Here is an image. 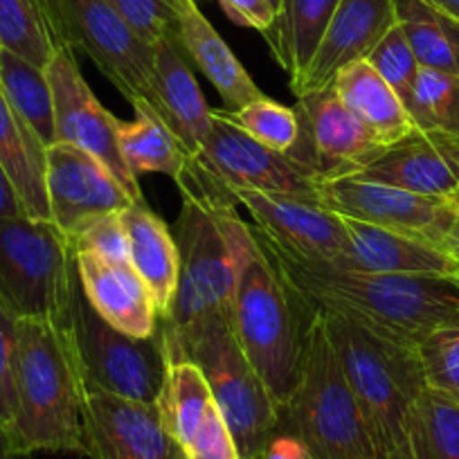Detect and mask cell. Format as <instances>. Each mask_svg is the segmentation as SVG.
I'll use <instances>...</instances> for the list:
<instances>
[{"label": "cell", "instance_id": "cell-2", "mask_svg": "<svg viewBox=\"0 0 459 459\" xmlns=\"http://www.w3.org/2000/svg\"><path fill=\"white\" fill-rule=\"evenodd\" d=\"M183 194V210L176 223L180 253L178 289L169 313L158 320L167 363L178 359L183 344L219 320H230L237 277L250 250L253 228L237 214V205L203 198L189 189Z\"/></svg>", "mask_w": 459, "mask_h": 459}, {"label": "cell", "instance_id": "cell-33", "mask_svg": "<svg viewBox=\"0 0 459 459\" xmlns=\"http://www.w3.org/2000/svg\"><path fill=\"white\" fill-rule=\"evenodd\" d=\"M0 48L32 61L39 68L50 64L59 46L41 0H0Z\"/></svg>", "mask_w": 459, "mask_h": 459}, {"label": "cell", "instance_id": "cell-51", "mask_svg": "<svg viewBox=\"0 0 459 459\" xmlns=\"http://www.w3.org/2000/svg\"><path fill=\"white\" fill-rule=\"evenodd\" d=\"M457 192H459V189H457Z\"/></svg>", "mask_w": 459, "mask_h": 459}, {"label": "cell", "instance_id": "cell-3", "mask_svg": "<svg viewBox=\"0 0 459 459\" xmlns=\"http://www.w3.org/2000/svg\"><path fill=\"white\" fill-rule=\"evenodd\" d=\"M16 412L10 435L16 455L82 453V365L70 326L21 317L14 368Z\"/></svg>", "mask_w": 459, "mask_h": 459}, {"label": "cell", "instance_id": "cell-9", "mask_svg": "<svg viewBox=\"0 0 459 459\" xmlns=\"http://www.w3.org/2000/svg\"><path fill=\"white\" fill-rule=\"evenodd\" d=\"M178 360H192L205 377L216 408L223 414L241 459H259L280 432L281 410L248 363L230 320H219L194 333Z\"/></svg>", "mask_w": 459, "mask_h": 459}, {"label": "cell", "instance_id": "cell-27", "mask_svg": "<svg viewBox=\"0 0 459 459\" xmlns=\"http://www.w3.org/2000/svg\"><path fill=\"white\" fill-rule=\"evenodd\" d=\"M0 165L19 192L25 214L50 221L46 194V144L16 113L0 88Z\"/></svg>", "mask_w": 459, "mask_h": 459}, {"label": "cell", "instance_id": "cell-28", "mask_svg": "<svg viewBox=\"0 0 459 459\" xmlns=\"http://www.w3.org/2000/svg\"><path fill=\"white\" fill-rule=\"evenodd\" d=\"M338 5L340 0H280L275 21L264 39L289 74L290 86L307 73Z\"/></svg>", "mask_w": 459, "mask_h": 459}, {"label": "cell", "instance_id": "cell-13", "mask_svg": "<svg viewBox=\"0 0 459 459\" xmlns=\"http://www.w3.org/2000/svg\"><path fill=\"white\" fill-rule=\"evenodd\" d=\"M55 97L56 143L74 144L101 162L134 203H144L143 187L120 149V120L106 110L79 70L74 52L59 48L46 65Z\"/></svg>", "mask_w": 459, "mask_h": 459}, {"label": "cell", "instance_id": "cell-22", "mask_svg": "<svg viewBox=\"0 0 459 459\" xmlns=\"http://www.w3.org/2000/svg\"><path fill=\"white\" fill-rule=\"evenodd\" d=\"M77 273L86 299L110 326L134 338L156 333V302L131 262H110L92 253H77Z\"/></svg>", "mask_w": 459, "mask_h": 459}, {"label": "cell", "instance_id": "cell-25", "mask_svg": "<svg viewBox=\"0 0 459 459\" xmlns=\"http://www.w3.org/2000/svg\"><path fill=\"white\" fill-rule=\"evenodd\" d=\"M129 232V262L147 284L158 308V320L169 313L178 289L180 253L169 225L147 203H134L122 212Z\"/></svg>", "mask_w": 459, "mask_h": 459}, {"label": "cell", "instance_id": "cell-44", "mask_svg": "<svg viewBox=\"0 0 459 459\" xmlns=\"http://www.w3.org/2000/svg\"><path fill=\"white\" fill-rule=\"evenodd\" d=\"M21 455L14 453V446H12L10 435H7L5 428H0V459H19Z\"/></svg>", "mask_w": 459, "mask_h": 459}, {"label": "cell", "instance_id": "cell-34", "mask_svg": "<svg viewBox=\"0 0 459 459\" xmlns=\"http://www.w3.org/2000/svg\"><path fill=\"white\" fill-rule=\"evenodd\" d=\"M405 108L419 131L459 138V77L421 68Z\"/></svg>", "mask_w": 459, "mask_h": 459}, {"label": "cell", "instance_id": "cell-21", "mask_svg": "<svg viewBox=\"0 0 459 459\" xmlns=\"http://www.w3.org/2000/svg\"><path fill=\"white\" fill-rule=\"evenodd\" d=\"M344 225L350 246L329 266L390 275H459V259L446 246L360 221L344 219Z\"/></svg>", "mask_w": 459, "mask_h": 459}, {"label": "cell", "instance_id": "cell-46", "mask_svg": "<svg viewBox=\"0 0 459 459\" xmlns=\"http://www.w3.org/2000/svg\"><path fill=\"white\" fill-rule=\"evenodd\" d=\"M444 246H446V248H453V246H459V210H457V214H455L453 223H450V230H448V235H446Z\"/></svg>", "mask_w": 459, "mask_h": 459}, {"label": "cell", "instance_id": "cell-50", "mask_svg": "<svg viewBox=\"0 0 459 459\" xmlns=\"http://www.w3.org/2000/svg\"><path fill=\"white\" fill-rule=\"evenodd\" d=\"M19 459H32V455H21Z\"/></svg>", "mask_w": 459, "mask_h": 459}, {"label": "cell", "instance_id": "cell-48", "mask_svg": "<svg viewBox=\"0 0 459 459\" xmlns=\"http://www.w3.org/2000/svg\"><path fill=\"white\" fill-rule=\"evenodd\" d=\"M450 250V253H453L455 255V257H457L459 259V246H453V248H448Z\"/></svg>", "mask_w": 459, "mask_h": 459}, {"label": "cell", "instance_id": "cell-8", "mask_svg": "<svg viewBox=\"0 0 459 459\" xmlns=\"http://www.w3.org/2000/svg\"><path fill=\"white\" fill-rule=\"evenodd\" d=\"M178 187L228 205H239L237 192L280 194L320 205L316 180L308 178L286 153L250 138L219 108H212L205 144L189 160Z\"/></svg>", "mask_w": 459, "mask_h": 459}, {"label": "cell", "instance_id": "cell-4", "mask_svg": "<svg viewBox=\"0 0 459 459\" xmlns=\"http://www.w3.org/2000/svg\"><path fill=\"white\" fill-rule=\"evenodd\" d=\"M311 317L255 237L237 277L230 329L280 410L298 387Z\"/></svg>", "mask_w": 459, "mask_h": 459}, {"label": "cell", "instance_id": "cell-20", "mask_svg": "<svg viewBox=\"0 0 459 459\" xmlns=\"http://www.w3.org/2000/svg\"><path fill=\"white\" fill-rule=\"evenodd\" d=\"M394 23L392 0H340L316 56L290 91L299 97L331 88L335 74L354 61L368 59Z\"/></svg>", "mask_w": 459, "mask_h": 459}, {"label": "cell", "instance_id": "cell-36", "mask_svg": "<svg viewBox=\"0 0 459 459\" xmlns=\"http://www.w3.org/2000/svg\"><path fill=\"white\" fill-rule=\"evenodd\" d=\"M417 359L426 385L459 403V326L423 338L417 344Z\"/></svg>", "mask_w": 459, "mask_h": 459}, {"label": "cell", "instance_id": "cell-40", "mask_svg": "<svg viewBox=\"0 0 459 459\" xmlns=\"http://www.w3.org/2000/svg\"><path fill=\"white\" fill-rule=\"evenodd\" d=\"M74 253H92L110 262H129V232L120 214L97 221L74 241Z\"/></svg>", "mask_w": 459, "mask_h": 459}, {"label": "cell", "instance_id": "cell-47", "mask_svg": "<svg viewBox=\"0 0 459 459\" xmlns=\"http://www.w3.org/2000/svg\"><path fill=\"white\" fill-rule=\"evenodd\" d=\"M450 201H453V205H455V207H457V210H459V192H457V194H455V196H453V198H450Z\"/></svg>", "mask_w": 459, "mask_h": 459}, {"label": "cell", "instance_id": "cell-11", "mask_svg": "<svg viewBox=\"0 0 459 459\" xmlns=\"http://www.w3.org/2000/svg\"><path fill=\"white\" fill-rule=\"evenodd\" d=\"M59 48L83 52L129 101L153 106V46L108 0H41Z\"/></svg>", "mask_w": 459, "mask_h": 459}, {"label": "cell", "instance_id": "cell-17", "mask_svg": "<svg viewBox=\"0 0 459 459\" xmlns=\"http://www.w3.org/2000/svg\"><path fill=\"white\" fill-rule=\"evenodd\" d=\"M83 455L91 459H171L178 453L152 403L88 392L82 410Z\"/></svg>", "mask_w": 459, "mask_h": 459}, {"label": "cell", "instance_id": "cell-16", "mask_svg": "<svg viewBox=\"0 0 459 459\" xmlns=\"http://www.w3.org/2000/svg\"><path fill=\"white\" fill-rule=\"evenodd\" d=\"M156 408L162 428L187 459H241L210 385L192 360L169 363Z\"/></svg>", "mask_w": 459, "mask_h": 459}, {"label": "cell", "instance_id": "cell-6", "mask_svg": "<svg viewBox=\"0 0 459 459\" xmlns=\"http://www.w3.org/2000/svg\"><path fill=\"white\" fill-rule=\"evenodd\" d=\"M280 432L295 437L311 459H377L356 396L320 313L304 342L298 387L281 408Z\"/></svg>", "mask_w": 459, "mask_h": 459}, {"label": "cell", "instance_id": "cell-43", "mask_svg": "<svg viewBox=\"0 0 459 459\" xmlns=\"http://www.w3.org/2000/svg\"><path fill=\"white\" fill-rule=\"evenodd\" d=\"M23 214H25V207L23 203H21L19 192H16V187L12 185L5 167L0 165V219H7V216H23Z\"/></svg>", "mask_w": 459, "mask_h": 459}, {"label": "cell", "instance_id": "cell-1", "mask_svg": "<svg viewBox=\"0 0 459 459\" xmlns=\"http://www.w3.org/2000/svg\"><path fill=\"white\" fill-rule=\"evenodd\" d=\"M295 298L311 313L354 322L385 342L417 350L439 329L459 326V275L340 271L290 257L253 230Z\"/></svg>", "mask_w": 459, "mask_h": 459}, {"label": "cell", "instance_id": "cell-37", "mask_svg": "<svg viewBox=\"0 0 459 459\" xmlns=\"http://www.w3.org/2000/svg\"><path fill=\"white\" fill-rule=\"evenodd\" d=\"M365 61L385 79L387 86H390L392 91L401 97V101L408 106L421 65H419L417 56H414L403 30L396 23L392 25L390 32L378 41V46L369 52Z\"/></svg>", "mask_w": 459, "mask_h": 459}, {"label": "cell", "instance_id": "cell-26", "mask_svg": "<svg viewBox=\"0 0 459 459\" xmlns=\"http://www.w3.org/2000/svg\"><path fill=\"white\" fill-rule=\"evenodd\" d=\"M331 88L383 147H390L417 131L401 97L365 59L340 70Z\"/></svg>", "mask_w": 459, "mask_h": 459}, {"label": "cell", "instance_id": "cell-30", "mask_svg": "<svg viewBox=\"0 0 459 459\" xmlns=\"http://www.w3.org/2000/svg\"><path fill=\"white\" fill-rule=\"evenodd\" d=\"M392 5L419 65L459 77V19L428 0H392Z\"/></svg>", "mask_w": 459, "mask_h": 459}, {"label": "cell", "instance_id": "cell-5", "mask_svg": "<svg viewBox=\"0 0 459 459\" xmlns=\"http://www.w3.org/2000/svg\"><path fill=\"white\" fill-rule=\"evenodd\" d=\"M322 317L363 414L377 459H412L408 417L412 401L426 387L417 350L385 342L344 317Z\"/></svg>", "mask_w": 459, "mask_h": 459}, {"label": "cell", "instance_id": "cell-23", "mask_svg": "<svg viewBox=\"0 0 459 459\" xmlns=\"http://www.w3.org/2000/svg\"><path fill=\"white\" fill-rule=\"evenodd\" d=\"M153 108L189 156L196 158L210 134L212 108L178 39H165L153 46Z\"/></svg>", "mask_w": 459, "mask_h": 459}, {"label": "cell", "instance_id": "cell-15", "mask_svg": "<svg viewBox=\"0 0 459 459\" xmlns=\"http://www.w3.org/2000/svg\"><path fill=\"white\" fill-rule=\"evenodd\" d=\"M46 194L50 221L73 246L97 221L134 205L97 158L65 143L46 149Z\"/></svg>", "mask_w": 459, "mask_h": 459}, {"label": "cell", "instance_id": "cell-14", "mask_svg": "<svg viewBox=\"0 0 459 459\" xmlns=\"http://www.w3.org/2000/svg\"><path fill=\"white\" fill-rule=\"evenodd\" d=\"M317 203L342 219L378 225L444 246L457 207L448 198L421 196L360 176L317 185Z\"/></svg>", "mask_w": 459, "mask_h": 459}, {"label": "cell", "instance_id": "cell-7", "mask_svg": "<svg viewBox=\"0 0 459 459\" xmlns=\"http://www.w3.org/2000/svg\"><path fill=\"white\" fill-rule=\"evenodd\" d=\"M77 286L74 246L52 221L0 219V298L16 316L70 326Z\"/></svg>", "mask_w": 459, "mask_h": 459}, {"label": "cell", "instance_id": "cell-29", "mask_svg": "<svg viewBox=\"0 0 459 459\" xmlns=\"http://www.w3.org/2000/svg\"><path fill=\"white\" fill-rule=\"evenodd\" d=\"M134 122L120 120V149L131 174H165L178 183L192 156L149 101H131Z\"/></svg>", "mask_w": 459, "mask_h": 459}, {"label": "cell", "instance_id": "cell-39", "mask_svg": "<svg viewBox=\"0 0 459 459\" xmlns=\"http://www.w3.org/2000/svg\"><path fill=\"white\" fill-rule=\"evenodd\" d=\"M19 320L10 304L0 298V428L10 430L16 412L14 368H16V338Z\"/></svg>", "mask_w": 459, "mask_h": 459}, {"label": "cell", "instance_id": "cell-45", "mask_svg": "<svg viewBox=\"0 0 459 459\" xmlns=\"http://www.w3.org/2000/svg\"><path fill=\"white\" fill-rule=\"evenodd\" d=\"M428 3L435 7H439V10L446 12V14L459 19V0H428Z\"/></svg>", "mask_w": 459, "mask_h": 459}, {"label": "cell", "instance_id": "cell-32", "mask_svg": "<svg viewBox=\"0 0 459 459\" xmlns=\"http://www.w3.org/2000/svg\"><path fill=\"white\" fill-rule=\"evenodd\" d=\"M412 459H459V403L423 387L408 417Z\"/></svg>", "mask_w": 459, "mask_h": 459}, {"label": "cell", "instance_id": "cell-31", "mask_svg": "<svg viewBox=\"0 0 459 459\" xmlns=\"http://www.w3.org/2000/svg\"><path fill=\"white\" fill-rule=\"evenodd\" d=\"M0 88L46 149L55 144V97L46 68L0 48Z\"/></svg>", "mask_w": 459, "mask_h": 459}, {"label": "cell", "instance_id": "cell-12", "mask_svg": "<svg viewBox=\"0 0 459 459\" xmlns=\"http://www.w3.org/2000/svg\"><path fill=\"white\" fill-rule=\"evenodd\" d=\"M293 110L298 138L286 156L317 185L359 174L385 149L333 88L299 95Z\"/></svg>", "mask_w": 459, "mask_h": 459}, {"label": "cell", "instance_id": "cell-38", "mask_svg": "<svg viewBox=\"0 0 459 459\" xmlns=\"http://www.w3.org/2000/svg\"><path fill=\"white\" fill-rule=\"evenodd\" d=\"M108 3L149 46H156L165 39H178L174 0H108Z\"/></svg>", "mask_w": 459, "mask_h": 459}, {"label": "cell", "instance_id": "cell-18", "mask_svg": "<svg viewBox=\"0 0 459 459\" xmlns=\"http://www.w3.org/2000/svg\"><path fill=\"white\" fill-rule=\"evenodd\" d=\"M235 198L250 212L259 235L290 257L329 264L350 246L344 219L325 207L280 194L237 192Z\"/></svg>", "mask_w": 459, "mask_h": 459}, {"label": "cell", "instance_id": "cell-24", "mask_svg": "<svg viewBox=\"0 0 459 459\" xmlns=\"http://www.w3.org/2000/svg\"><path fill=\"white\" fill-rule=\"evenodd\" d=\"M178 19V41L185 56L198 73L216 88L225 110H237L250 101L262 100V88L255 83L248 70L221 39L214 25L203 14L196 0H174Z\"/></svg>", "mask_w": 459, "mask_h": 459}, {"label": "cell", "instance_id": "cell-19", "mask_svg": "<svg viewBox=\"0 0 459 459\" xmlns=\"http://www.w3.org/2000/svg\"><path fill=\"white\" fill-rule=\"evenodd\" d=\"M354 176L450 201L459 189V138L417 129Z\"/></svg>", "mask_w": 459, "mask_h": 459}, {"label": "cell", "instance_id": "cell-49", "mask_svg": "<svg viewBox=\"0 0 459 459\" xmlns=\"http://www.w3.org/2000/svg\"><path fill=\"white\" fill-rule=\"evenodd\" d=\"M171 459H187V457H185V455H183V453H180V450H178V453H176V455H174V457H171Z\"/></svg>", "mask_w": 459, "mask_h": 459}, {"label": "cell", "instance_id": "cell-35", "mask_svg": "<svg viewBox=\"0 0 459 459\" xmlns=\"http://www.w3.org/2000/svg\"><path fill=\"white\" fill-rule=\"evenodd\" d=\"M232 125L255 138L257 143L266 144L268 149L286 153L295 144L298 138V117L295 110L284 104H277L275 100L264 95L262 100L250 101L237 110L219 108Z\"/></svg>", "mask_w": 459, "mask_h": 459}, {"label": "cell", "instance_id": "cell-42", "mask_svg": "<svg viewBox=\"0 0 459 459\" xmlns=\"http://www.w3.org/2000/svg\"><path fill=\"white\" fill-rule=\"evenodd\" d=\"M259 459H311V455L307 453V448L295 437L277 432Z\"/></svg>", "mask_w": 459, "mask_h": 459}, {"label": "cell", "instance_id": "cell-41", "mask_svg": "<svg viewBox=\"0 0 459 459\" xmlns=\"http://www.w3.org/2000/svg\"><path fill=\"white\" fill-rule=\"evenodd\" d=\"M225 14L237 25L266 32L277 16L280 0H219Z\"/></svg>", "mask_w": 459, "mask_h": 459}, {"label": "cell", "instance_id": "cell-10", "mask_svg": "<svg viewBox=\"0 0 459 459\" xmlns=\"http://www.w3.org/2000/svg\"><path fill=\"white\" fill-rule=\"evenodd\" d=\"M70 331L88 392L156 405L169 368L158 331L149 338H134L110 326L91 307L82 281L74 290Z\"/></svg>", "mask_w": 459, "mask_h": 459}]
</instances>
